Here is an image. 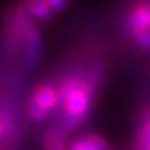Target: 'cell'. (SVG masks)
Listing matches in <instances>:
<instances>
[{
	"label": "cell",
	"mask_w": 150,
	"mask_h": 150,
	"mask_svg": "<svg viewBox=\"0 0 150 150\" xmlns=\"http://www.w3.org/2000/svg\"><path fill=\"white\" fill-rule=\"evenodd\" d=\"M125 26L131 37L140 32L150 31V3L142 1L136 4L125 16Z\"/></svg>",
	"instance_id": "7a4b0ae2"
},
{
	"label": "cell",
	"mask_w": 150,
	"mask_h": 150,
	"mask_svg": "<svg viewBox=\"0 0 150 150\" xmlns=\"http://www.w3.org/2000/svg\"><path fill=\"white\" fill-rule=\"evenodd\" d=\"M42 144H44V150H69L66 146L61 128H57V127L51 128L45 133Z\"/></svg>",
	"instance_id": "8992f818"
},
{
	"label": "cell",
	"mask_w": 150,
	"mask_h": 150,
	"mask_svg": "<svg viewBox=\"0 0 150 150\" xmlns=\"http://www.w3.org/2000/svg\"><path fill=\"white\" fill-rule=\"evenodd\" d=\"M58 96L63 114L83 122L95 102L96 89L89 83L88 73L74 71L58 85Z\"/></svg>",
	"instance_id": "6da1fadb"
},
{
	"label": "cell",
	"mask_w": 150,
	"mask_h": 150,
	"mask_svg": "<svg viewBox=\"0 0 150 150\" xmlns=\"http://www.w3.org/2000/svg\"><path fill=\"white\" fill-rule=\"evenodd\" d=\"M42 51V34L38 25L29 32L25 42V64L28 69H34L41 57Z\"/></svg>",
	"instance_id": "277c9868"
},
{
	"label": "cell",
	"mask_w": 150,
	"mask_h": 150,
	"mask_svg": "<svg viewBox=\"0 0 150 150\" xmlns=\"http://www.w3.org/2000/svg\"><path fill=\"white\" fill-rule=\"evenodd\" d=\"M48 111L47 109H44L42 106H40L35 100L31 99L28 100V115H29V118L32 120V121H35V122H42V121H45L47 118H48Z\"/></svg>",
	"instance_id": "ba28073f"
},
{
	"label": "cell",
	"mask_w": 150,
	"mask_h": 150,
	"mask_svg": "<svg viewBox=\"0 0 150 150\" xmlns=\"http://www.w3.org/2000/svg\"><path fill=\"white\" fill-rule=\"evenodd\" d=\"M133 38H134L136 44H137L140 48H143V50H146V51H150V31L140 32V34H137L136 37H133Z\"/></svg>",
	"instance_id": "30bf717a"
},
{
	"label": "cell",
	"mask_w": 150,
	"mask_h": 150,
	"mask_svg": "<svg viewBox=\"0 0 150 150\" xmlns=\"http://www.w3.org/2000/svg\"><path fill=\"white\" fill-rule=\"evenodd\" d=\"M137 147L140 150H147L150 147V108L146 112V120L142 124L139 133H137V139H136Z\"/></svg>",
	"instance_id": "52a82bcc"
},
{
	"label": "cell",
	"mask_w": 150,
	"mask_h": 150,
	"mask_svg": "<svg viewBox=\"0 0 150 150\" xmlns=\"http://www.w3.org/2000/svg\"><path fill=\"white\" fill-rule=\"evenodd\" d=\"M32 99L35 100L40 106L47 109L48 112L55 109L60 105V96H58V88H55L51 83H40L34 92H32Z\"/></svg>",
	"instance_id": "3957f363"
},
{
	"label": "cell",
	"mask_w": 150,
	"mask_h": 150,
	"mask_svg": "<svg viewBox=\"0 0 150 150\" xmlns=\"http://www.w3.org/2000/svg\"><path fill=\"white\" fill-rule=\"evenodd\" d=\"M69 150H95V147L88 142L86 137H80V139H76L69 146Z\"/></svg>",
	"instance_id": "7c38bea8"
},
{
	"label": "cell",
	"mask_w": 150,
	"mask_h": 150,
	"mask_svg": "<svg viewBox=\"0 0 150 150\" xmlns=\"http://www.w3.org/2000/svg\"><path fill=\"white\" fill-rule=\"evenodd\" d=\"M86 139H88V142L95 147V150H112L109 147L108 142H106L103 137H100L99 134H89Z\"/></svg>",
	"instance_id": "9c48e42d"
},
{
	"label": "cell",
	"mask_w": 150,
	"mask_h": 150,
	"mask_svg": "<svg viewBox=\"0 0 150 150\" xmlns=\"http://www.w3.org/2000/svg\"><path fill=\"white\" fill-rule=\"evenodd\" d=\"M19 4L37 22H51L54 19L55 13L45 3V0H19Z\"/></svg>",
	"instance_id": "5b68a950"
},
{
	"label": "cell",
	"mask_w": 150,
	"mask_h": 150,
	"mask_svg": "<svg viewBox=\"0 0 150 150\" xmlns=\"http://www.w3.org/2000/svg\"><path fill=\"white\" fill-rule=\"evenodd\" d=\"M9 125H10V121H9L7 118H4L3 115H0V139L6 134Z\"/></svg>",
	"instance_id": "4fadbf2b"
},
{
	"label": "cell",
	"mask_w": 150,
	"mask_h": 150,
	"mask_svg": "<svg viewBox=\"0 0 150 150\" xmlns=\"http://www.w3.org/2000/svg\"><path fill=\"white\" fill-rule=\"evenodd\" d=\"M45 3L50 6L54 13H63L64 10H67L70 0H45Z\"/></svg>",
	"instance_id": "8fae6325"
},
{
	"label": "cell",
	"mask_w": 150,
	"mask_h": 150,
	"mask_svg": "<svg viewBox=\"0 0 150 150\" xmlns=\"http://www.w3.org/2000/svg\"><path fill=\"white\" fill-rule=\"evenodd\" d=\"M147 150H150V147H149V149H147Z\"/></svg>",
	"instance_id": "5bb4252c"
}]
</instances>
